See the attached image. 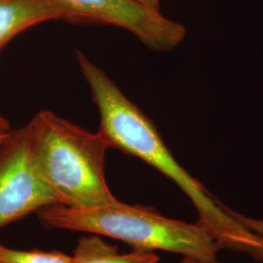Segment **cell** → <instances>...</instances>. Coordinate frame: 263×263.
Returning <instances> with one entry per match:
<instances>
[{"mask_svg": "<svg viewBox=\"0 0 263 263\" xmlns=\"http://www.w3.org/2000/svg\"><path fill=\"white\" fill-rule=\"evenodd\" d=\"M37 216L44 227L112 238L134 250L164 251L203 261L216 260L220 250L198 222L170 218L154 208L127 205L119 200L88 209L50 206L39 211Z\"/></svg>", "mask_w": 263, "mask_h": 263, "instance_id": "cell-2", "label": "cell"}, {"mask_svg": "<svg viewBox=\"0 0 263 263\" xmlns=\"http://www.w3.org/2000/svg\"><path fill=\"white\" fill-rule=\"evenodd\" d=\"M0 263H72V255L56 250H16L0 243Z\"/></svg>", "mask_w": 263, "mask_h": 263, "instance_id": "cell-8", "label": "cell"}, {"mask_svg": "<svg viewBox=\"0 0 263 263\" xmlns=\"http://www.w3.org/2000/svg\"><path fill=\"white\" fill-rule=\"evenodd\" d=\"M228 212L230 213V215L235 218L237 221H239L241 224L250 229L251 231H253L255 234L260 236L263 238V218H254L251 216H247L236 212L234 210L228 208Z\"/></svg>", "mask_w": 263, "mask_h": 263, "instance_id": "cell-9", "label": "cell"}, {"mask_svg": "<svg viewBox=\"0 0 263 263\" xmlns=\"http://www.w3.org/2000/svg\"><path fill=\"white\" fill-rule=\"evenodd\" d=\"M136 1L148 9L155 12H160V0H136Z\"/></svg>", "mask_w": 263, "mask_h": 263, "instance_id": "cell-10", "label": "cell"}, {"mask_svg": "<svg viewBox=\"0 0 263 263\" xmlns=\"http://www.w3.org/2000/svg\"><path fill=\"white\" fill-rule=\"evenodd\" d=\"M180 263H222L218 262L217 260L215 261H203V260H200V259H196V258H193V257H188V256H183V258L181 259Z\"/></svg>", "mask_w": 263, "mask_h": 263, "instance_id": "cell-11", "label": "cell"}, {"mask_svg": "<svg viewBox=\"0 0 263 263\" xmlns=\"http://www.w3.org/2000/svg\"><path fill=\"white\" fill-rule=\"evenodd\" d=\"M11 133H12L11 129L10 130H0V144L9 138Z\"/></svg>", "mask_w": 263, "mask_h": 263, "instance_id": "cell-12", "label": "cell"}, {"mask_svg": "<svg viewBox=\"0 0 263 263\" xmlns=\"http://www.w3.org/2000/svg\"><path fill=\"white\" fill-rule=\"evenodd\" d=\"M61 15L50 0H0V51L27 28Z\"/></svg>", "mask_w": 263, "mask_h": 263, "instance_id": "cell-6", "label": "cell"}, {"mask_svg": "<svg viewBox=\"0 0 263 263\" xmlns=\"http://www.w3.org/2000/svg\"><path fill=\"white\" fill-rule=\"evenodd\" d=\"M0 130H10L9 123L1 115H0Z\"/></svg>", "mask_w": 263, "mask_h": 263, "instance_id": "cell-13", "label": "cell"}, {"mask_svg": "<svg viewBox=\"0 0 263 263\" xmlns=\"http://www.w3.org/2000/svg\"><path fill=\"white\" fill-rule=\"evenodd\" d=\"M72 263H160V257L155 252L140 250L119 254L117 246L107 243L100 235L91 234L78 239Z\"/></svg>", "mask_w": 263, "mask_h": 263, "instance_id": "cell-7", "label": "cell"}, {"mask_svg": "<svg viewBox=\"0 0 263 263\" xmlns=\"http://www.w3.org/2000/svg\"><path fill=\"white\" fill-rule=\"evenodd\" d=\"M61 205L35 159L29 126L0 144V228L44 208Z\"/></svg>", "mask_w": 263, "mask_h": 263, "instance_id": "cell-4", "label": "cell"}, {"mask_svg": "<svg viewBox=\"0 0 263 263\" xmlns=\"http://www.w3.org/2000/svg\"><path fill=\"white\" fill-rule=\"evenodd\" d=\"M79 68L100 113L99 132L109 147L135 156L171 179L187 196L203 226L219 246L263 263V238L246 228L206 186L191 176L163 141L151 119L130 101L102 68L76 51Z\"/></svg>", "mask_w": 263, "mask_h": 263, "instance_id": "cell-1", "label": "cell"}, {"mask_svg": "<svg viewBox=\"0 0 263 263\" xmlns=\"http://www.w3.org/2000/svg\"><path fill=\"white\" fill-rule=\"evenodd\" d=\"M39 170L62 206L88 209L118 201L108 187L104 164L108 143L49 110L28 123Z\"/></svg>", "mask_w": 263, "mask_h": 263, "instance_id": "cell-3", "label": "cell"}, {"mask_svg": "<svg viewBox=\"0 0 263 263\" xmlns=\"http://www.w3.org/2000/svg\"><path fill=\"white\" fill-rule=\"evenodd\" d=\"M61 20L113 25L130 31L154 51H170L184 39L186 28L136 0H50Z\"/></svg>", "mask_w": 263, "mask_h": 263, "instance_id": "cell-5", "label": "cell"}]
</instances>
